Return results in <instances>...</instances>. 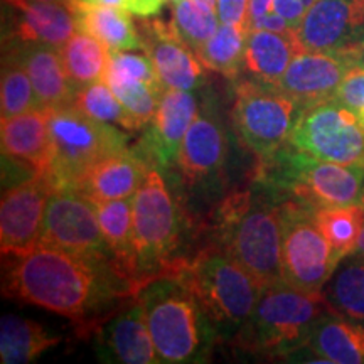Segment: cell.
<instances>
[{"label": "cell", "instance_id": "17", "mask_svg": "<svg viewBox=\"0 0 364 364\" xmlns=\"http://www.w3.org/2000/svg\"><path fill=\"white\" fill-rule=\"evenodd\" d=\"M349 68L351 65L338 53L304 49L294 56L279 88L304 110L334 100Z\"/></svg>", "mask_w": 364, "mask_h": 364}, {"label": "cell", "instance_id": "25", "mask_svg": "<svg viewBox=\"0 0 364 364\" xmlns=\"http://www.w3.org/2000/svg\"><path fill=\"white\" fill-rule=\"evenodd\" d=\"M97 209L103 238L113 255L117 275L127 282L132 294L139 285V267H136V250L134 241V215H132V198L115 201L93 203Z\"/></svg>", "mask_w": 364, "mask_h": 364}, {"label": "cell", "instance_id": "5", "mask_svg": "<svg viewBox=\"0 0 364 364\" xmlns=\"http://www.w3.org/2000/svg\"><path fill=\"white\" fill-rule=\"evenodd\" d=\"M142 302L161 363H194L203 356L209 317L174 277L149 280L134 294Z\"/></svg>", "mask_w": 364, "mask_h": 364}, {"label": "cell", "instance_id": "43", "mask_svg": "<svg viewBox=\"0 0 364 364\" xmlns=\"http://www.w3.org/2000/svg\"><path fill=\"white\" fill-rule=\"evenodd\" d=\"M359 203H361L363 206H364V186H363V189H361V194H359Z\"/></svg>", "mask_w": 364, "mask_h": 364}, {"label": "cell", "instance_id": "29", "mask_svg": "<svg viewBox=\"0 0 364 364\" xmlns=\"http://www.w3.org/2000/svg\"><path fill=\"white\" fill-rule=\"evenodd\" d=\"M314 221L329 241L336 257L343 260L358 250L364 228V206L353 203L314 209Z\"/></svg>", "mask_w": 364, "mask_h": 364}, {"label": "cell", "instance_id": "10", "mask_svg": "<svg viewBox=\"0 0 364 364\" xmlns=\"http://www.w3.org/2000/svg\"><path fill=\"white\" fill-rule=\"evenodd\" d=\"M282 218L285 284L304 292H322L341 260L314 221V209L297 199L287 201L282 204Z\"/></svg>", "mask_w": 364, "mask_h": 364}, {"label": "cell", "instance_id": "7", "mask_svg": "<svg viewBox=\"0 0 364 364\" xmlns=\"http://www.w3.org/2000/svg\"><path fill=\"white\" fill-rule=\"evenodd\" d=\"M134 241L139 267V285L162 277L172 263L181 241L179 208L157 167L149 171L132 198Z\"/></svg>", "mask_w": 364, "mask_h": 364}, {"label": "cell", "instance_id": "14", "mask_svg": "<svg viewBox=\"0 0 364 364\" xmlns=\"http://www.w3.org/2000/svg\"><path fill=\"white\" fill-rule=\"evenodd\" d=\"M139 31L142 49L156 68L164 88L193 91L201 86L203 63L177 36L172 22L142 17Z\"/></svg>", "mask_w": 364, "mask_h": 364}, {"label": "cell", "instance_id": "15", "mask_svg": "<svg viewBox=\"0 0 364 364\" xmlns=\"http://www.w3.org/2000/svg\"><path fill=\"white\" fill-rule=\"evenodd\" d=\"M198 113V100L191 91L166 88L136 150L152 167L174 166L186 132Z\"/></svg>", "mask_w": 364, "mask_h": 364}, {"label": "cell", "instance_id": "37", "mask_svg": "<svg viewBox=\"0 0 364 364\" xmlns=\"http://www.w3.org/2000/svg\"><path fill=\"white\" fill-rule=\"evenodd\" d=\"M334 102L348 108L364 125V65H354L341 81Z\"/></svg>", "mask_w": 364, "mask_h": 364}, {"label": "cell", "instance_id": "26", "mask_svg": "<svg viewBox=\"0 0 364 364\" xmlns=\"http://www.w3.org/2000/svg\"><path fill=\"white\" fill-rule=\"evenodd\" d=\"M306 346L317 356L324 358L326 363L361 364L364 363V326L329 312L314 326Z\"/></svg>", "mask_w": 364, "mask_h": 364}, {"label": "cell", "instance_id": "34", "mask_svg": "<svg viewBox=\"0 0 364 364\" xmlns=\"http://www.w3.org/2000/svg\"><path fill=\"white\" fill-rule=\"evenodd\" d=\"M105 81L134 118L136 129H145L156 115L159 102L166 90L164 85L132 76H107Z\"/></svg>", "mask_w": 364, "mask_h": 364}, {"label": "cell", "instance_id": "20", "mask_svg": "<svg viewBox=\"0 0 364 364\" xmlns=\"http://www.w3.org/2000/svg\"><path fill=\"white\" fill-rule=\"evenodd\" d=\"M150 169L152 166L139 150L127 147L90 167L75 189L86 196L91 203L134 198Z\"/></svg>", "mask_w": 364, "mask_h": 364}, {"label": "cell", "instance_id": "45", "mask_svg": "<svg viewBox=\"0 0 364 364\" xmlns=\"http://www.w3.org/2000/svg\"><path fill=\"white\" fill-rule=\"evenodd\" d=\"M169 2H172V4H176V2H179V0H169Z\"/></svg>", "mask_w": 364, "mask_h": 364}, {"label": "cell", "instance_id": "13", "mask_svg": "<svg viewBox=\"0 0 364 364\" xmlns=\"http://www.w3.org/2000/svg\"><path fill=\"white\" fill-rule=\"evenodd\" d=\"M297 39L307 51L341 53L364 39V0H316Z\"/></svg>", "mask_w": 364, "mask_h": 364}, {"label": "cell", "instance_id": "1", "mask_svg": "<svg viewBox=\"0 0 364 364\" xmlns=\"http://www.w3.org/2000/svg\"><path fill=\"white\" fill-rule=\"evenodd\" d=\"M112 279L117 277L43 243L27 252L4 255L6 297L56 312L85 329L91 324V314L108 299L130 295L113 290Z\"/></svg>", "mask_w": 364, "mask_h": 364}, {"label": "cell", "instance_id": "35", "mask_svg": "<svg viewBox=\"0 0 364 364\" xmlns=\"http://www.w3.org/2000/svg\"><path fill=\"white\" fill-rule=\"evenodd\" d=\"M172 6V27L198 56L203 46L220 27V14L196 0H179Z\"/></svg>", "mask_w": 364, "mask_h": 364}, {"label": "cell", "instance_id": "19", "mask_svg": "<svg viewBox=\"0 0 364 364\" xmlns=\"http://www.w3.org/2000/svg\"><path fill=\"white\" fill-rule=\"evenodd\" d=\"M49 118L51 108L41 107L21 115L2 118L0 122L4 157L24 167L31 176L44 179H48L53 164Z\"/></svg>", "mask_w": 364, "mask_h": 364}, {"label": "cell", "instance_id": "41", "mask_svg": "<svg viewBox=\"0 0 364 364\" xmlns=\"http://www.w3.org/2000/svg\"><path fill=\"white\" fill-rule=\"evenodd\" d=\"M196 2L203 4V6H206L209 9H215V11H218V0H196Z\"/></svg>", "mask_w": 364, "mask_h": 364}, {"label": "cell", "instance_id": "11", "mask_svg": "<svg viewBox=\"0 0 364 364\" xmlns=\"http://www.w3.org/2000/svg\"><path fill=\"white\" fill-rule=\"evenodd\" d=\"M290 144L314 159L364 167V125L334 100L300 110Z\"/></svg>", "mask_w": 364, "mask_h": 364}, {"label": "cell", "instance_id": "3", "mask_svg": "<svg viewBox=\"0 0 364 364\" xmlns=\"http://www.w3.org/2000/svg\"><path fill=\"white\" fill-rule=\"evenodd\" d=\"M329 312L324 292H304L285 282L267 287L235 343L255 356H285L307 344L314 326Z\"/></svg>", "mask_w": 364, "mask_h": 364}, {"label": "cell", "instance_id": "38", "mask_svg": "<svg viewBox=\"0 0 364 364\" xmlns=\"http://www.w3.org/2000/svg\"><path fill=\"white\" fill-rule=\"evenodd\" d=\"M91 4H102V6H113L120 7L134 14L136 17H154L156 14L162 11L169 0H85Z\"/></svg>", "mask_w": 364, "mask_h": 364}, {"label": "cell", "instance_id": "22", "mask_svg": "<svg viewBox=\"0 0 364 364\" xmlns=\"http://www.w3.org/2000/svg\"><path fill=\"white\" fill-rule=\"evenodd\" d=\"M300 51H304V48L297 34H282L265 29L248 31L241 75L247 80L279 88L287 68Z\"/></svg>", "mask_w": 364, "mask_h": 364}, {"label": "cell", "instance_id": "33", "mask_svg": "<svg viewBox=\"0 0 364 364\" xmlns=\"http://www.w3.org/2000/svg\"><path fill=\"white\" fill-rule=\"evenodd\" d=\"M326 299L332 314L364 322V260L341 267L332 275Z\"/></svg>", "mask_w": 364, "mask_h": 364}, {"label": "cell", "instance_id": "23", "mask_svg": "<svg viewBox=\"0 0 364 364\" xmlns=\"http://www.w3.org/2000/svg\"><path fill=\"white\" fill-rule=\"evenodd\" d=\"M16 51L33 81L39 102L46 108H59L71 103L75 86L71 85L58 48L44 44L4 43Z\"/></svg>", "mask_w": 364, "mask_h": 364}, {"label": "cell", "instance_id": "36", "mask_svg": "<svg viewBox=\"0 0 364 364\" xmlns=\"http://www.w3.org/2000/svg\"><path fill=\"white\" fill-rule=\"evenodd\" d=\"M245 27L247 31L265 29L282 34H297L289 22L275 11V0H248Z\"/></svg>", "mask_w": 364, "mask_h": 364}, {"label": "cell", "instance_id": "12", "mask_svg": "<svg viewBox=\"0 0 364 364\" xmlns=\"http://www.w3.org/2000/svg\"><path fill=\"white\" fill-rule=\"evenodd\" d=\"M51 193L48 179L38 176H31V179L4 191L0 204L2 257L27 252L39 245Z\"/></svg>", "mask_w": 364, "mask_h": 364}, {"label": "cell", "instance_id": "40", "mask_svg": "<svg viewBox=\"0 0 364 364\" xmlns=\"http://www.w3.org/2000/svg\"><path fill=\"white\" fill-rule=\"evenodd\" d=\"M338 54H341L351 66L364 65V39L359 41V43L356 46H353V48L346 49V51H341Z\"/></svg>", "mask_w": 364, "mask_h": 364}, {"label": "cell", "instance_id": "28", "mask_svg": "<svg viewBox=\"0 0 364 364\" xmlns=\"http://www.w3.org/2000/svg\"><path fill=\"white\" fill-rule=\"evenodd\" d=\"M59 54L75 91L81 86L105 80L110 63V49L93 36L76 31L59 48Z\"/></svg>", "mask_w": 364, "mask_h": 364}, {"label": "cell", "instance_id": "8", "mask_svg": "<svg viewBox=\"0 0 364 364\" xmlns=\"http://www.w3.org/2000/svg\"><path fill=\"white\" fill-rule=\"evenodd\" d=\"M39 243L75 255L118 279L115 260L103 238L95 204L80 191H53L46 206Z\"/></svg>", "mask_w": 364, "mask_h": 364}, {"label": "cell", "instance_id": "32", "mask_svg": "<svg viewBox=\"0 0 364 364\" xmlns=\"http://www.w3.org/2000/svg\"><path fill=\"white\" fill-rule=\"evenodd\" d=\"M70 105L93 120L120 127L129 132L139 130L134 118L125 110L124 105L105 80L95 81V83L76 90Z\"/></svg>", "mask_w": 364, "mask_h": 364}, {"label": "cell", "instance_id": "24", "mask_svg": "<svg viewBox=\"0 0 364 364\" xmlns=\"http://www.w3.org/2000/svg\"><path fill=\"white\" fill-rule=\"evenodd\" d=\"M78 31L93 36L113 51L142 49V38L129 11L113 6L91 4L85 0H70Z\"/></svg>", "mask_w": 364, "mask_h": 364}, {"label": "cell", "instance_id": "9", "mask_svg": "<svg viewBox=\"0 0 364 364\" xmlns=\"http://www.w3.org/2000/svg\"><path fill=\"white\" fill-rule=\"evenodd\" d=\"M233 122L248 149L268 157L290 142L295 115L300 112L290 97L277 86L238 78L235 86Z\"/></svg>", "mask_w": 364, "mask_h": 364}, {"label": "cell", "instance_id": "27", "mask_svg": "<svg viewBox=\"0 0 364 364\" xmlns=\"http://www.w3.org/2000/svg\"><path fill=\"white\" fill-rule=\"evenodd\" d=\"M59 336L49 334L29 318L6 314L0 318V363L26 364L59 344Z\"/></svg>", "mask_w": 364, "mask_h": 364}, {"label": "cell", "instance_id": "31", "mask_svg": "<svg viewBox=\"0 0 364 364\" xmlns=\"http://www.w3.org/2000/svg\"><path fill=\"white\" fill-rule=\"evenodd\" d=\"M33 81L24 65L12 48L4 46L2 53V85H0V113L2 118L21 115L34 108H41Z\"/></svg>", "mask_w": 364, "mask_h": 364}, {"label": "cell", "instance_id": "30", "mask_svg": "<svg viewBox=\"0 0 364 364\" xmlns=\"http://www.w3.org/2000/svg\"><path fill=\"white\" fill-rule=\"evenodd\" d=\"M247 34L248 31L243 24L221 22L216 33L199 51V61L203 63V66L220 73L228 80H238L243 71Z\"/></svg>", "mask_w": 364, "mask_h": 364}, {"label": "cell", "instance_id": "42", "mask_svg": "<svg viewBox=\"0 0 364 364\" xmlns=\"http://www.w3.org/2000/svg\"><path fill=\"white\" fill-rule=\"evenodd\" d=\"M358 253L361 255V258L364 260V228H363L361 238H359V243H358Z\"/></svg>", "mask_w": 364, "mask_h": 364}, {"label": "cell", "instance_id": "44", "mask_svg": "<svg viewBox=\"0 0 364 364\" xmlns=\"http://www.w3.org/2000/svg\"><path fill=\"white\" fill-rule=\"evenodd\" d=\"M46 2H65V4H68L70 0H46Z\"/></svg>", "mask_w": 364, "mask_h": 364}, {"label": "cell", "instance_id": "21", "mask_svg": "<svg viewBox=\"0 0 364 364\" xmlns=\"http://www.w3.org/2000/svg\"><path fill=\"white\" fill-rule=\"evenodd\" d=\"M226 156V136L215 115L199 112L182 140L177 167L188 184L211 179L223 167Z\"/></svg>", "mask_w": 364, "mask_h": 364}, {"label": "cell", "instance_id": "39", "mask_svg": "<svg viewBox=\"0 0 364 364\" xmlns=\"http://www.w3.org/2000/svg\"><path fill=\"white\" fill-rule=\"evenodd\" d=\"M248 0H218V14L221 22L228 24H243L247 16ZM247 29V27H245Z\"/></svg>", "mask_w": 364, "mask_h": 364}, {"label": "cell", "instance_id": "18", "mask_svg": "<svg viewBox=\"0 0 364 364\" xmlns=\"http://www.w3.org/2000/svg\"><path fill=\"white\" fill-rule=\"evenodd\" d=\"M102 356L124 364H154L159 361L156 346L150 336L142 302L129 295L112 316L95 327Z\"/></svg>", "mask_w": 364, "mask_h": 364}, {"label": "cell", "instance_id": "6", "mask_svg": "<svg viewBox=\"0 0 364 364\" xmlns=\"http://www.w3.org/2000/svg\"><path fill=\"white\" fill-rule=\"evenodd\" d=\"M53 164L48 182L53 191L75 189L85 172L113 152L127 149L125 132L73 108H51L49 118Z\"/></svg>", "mask_w": 364, "mask_h": 364}, {"label": "cell", "instance_id": "4", "mask_svg": "<svg viewBox=\"0 0 364 364\" xmlns=\"http://www.w3.org/2000/svg\"><path fill=\"white\" fill-rule=\"evenodd\" d=\"M164 275L184 284L209 321L220 326L245 324L262 295L257 280L220 245L199 250L189 260L177 258Z\"/></svg>", "mask_w": 364, "mask_h": 364}, {"label": "cell", "instance_id": "2", "mask_svg": "<svg viewBox=\"0 0 364 364\" xmlns=\"http://www.w3.org/2000/svg\"><path fill=\"white\" fill-rule=\"evenodd\" d=\"M220 247L225 248L263 289L284 284L282 204L263 188L228 196L218 218Z\"/></svg>", "mask_w": 364, "mask_h": 364}, {"label": "cell", "instance_id": "16", "mask_svg": "<svg viewBox=\"0 0 364 364\" xmlns=\"http://www.w3.org/2000/svg\"><path fill=\"white\" fill-rule=\"evenodd\" d=\"M9 11L4 43L61 48L78 31L70 4L46 0H2Z\"/></svg>", "mask_w": 364, "mask_h": 364}]
</instances>
